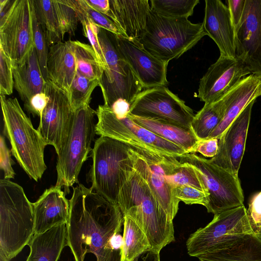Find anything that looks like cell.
I'll list each match as a JSON object with an SVG mask.
<instances>
[{
	"mask_svg": "<svg viewBox=\"0 0 261 261\" xmlns=\"http://www.w3.org/2000/svg\"><path fill=\"white\" fill-rule=\"evenodd\" d=\"M129 114L160 119L189 128L195 115L183 100L166 86L142 90L131 105Z\"/></svg>",
	"mask_w": 261,
	"mask_h": 261,
	"instance_id": "cell-12",
	"label": "cell"
},
{
	"mask_svg": "<svg viewBox=\"0 0 261 261\" xmlns=\"http://www.w3.org/2000/svg\"><path fill=\"white\" fill-rule=\"evenodd\" d=\"M12 152L6 145L5 137L1 135L0 137V168L3 171L4 179L14 178L15 173L12 165L14 164L11 158Z\"/></svg>",
	"mask_w": 261,
	"mask_h": 261,
	"instance_id": "cell-43",
	"label": "cell"
},
{
	"mask_svg": "<svg viewBox=\"0 0 261 261\" xmlns=\"http://www.w3.org/2000/svg\"><path fill=\"white\" fill-rule=\"evenodd\" d=\"M250 102L219 139L217 154L210 160L215 165L238 174L244 155L252 108Z\"/></svg>",
	"mask_w": 261,
	"mask_h": 261,
	"instance_id": "cell-19",
	"label": "cell"
},
{
	"mask_svg": "<svg viewBox=\"0 0 261 261\" xmlns=\"http://www.w3.org/2000/svg\"><path fill=\"white\" fill-rule=\"evenodd\" d=\"M177 159L193 166L200 174L209 194L207 212L216 215L244 205V196L238 174L196 153H185Z\"/></svg>",
	"mask_w": 261,
	"mask_h": 261,
	"instance_id": "cell-10",
	"label": "cell"
},
{
	"mask_svg": "<svg viewBox=\"0 0 261 261\" xmlns=\"http://www.w3.org/2000/svg\"><path fill=\"white\" fill-rule=\"evenodd\" d=\"M67 2L82 11L100 28L117 36H122L119 29L112 20L91 7L85 0H67Z\"/></svg>",
	"mask_w": 261,
	"mask_h": 261,
	"instance_id": "cell-39",
	"label": "cell"
},
{
	"mask_svg": "<svg viewBox=\"0 0 261 261\" xmlns=\"http://www.w3.org/2000/svg\"><path fill=\"white\" fill-rule=\"evenodd\" d=\"M226 103L222 96L211 103H204L194 116L191 129L199 140L208 139L224 116Z\"/></svg>",
	"mask_w": 261,
	"mask_h": 261,
	"instance_id": "cell-29",
	"label": "cell"
},
{
	"mask_svg": "<svg viewBox=\"0 0 261 261\" xmlns=\"http://www.w3.org/2000/svg\"><path fill=\"white\" fill-rule=\"evenodd\" d=\"M30 252L25 261H58L67 246L66 224L54 226L47 231L34 234L29 245Z\"/></svg>",
	"mask_w": 261,
	"mask_h": 261,
	"instance_id": "cell-27",
	"label": "cell"
},
{
	"mask_svg": "<svg viewBox=\"0 0 261 261\" xmlns=\"http://www.w3.org/2000/svg\"><path fill=\"white\" fill-rule=\"evenodd\" d=\"M44 92L48 97L37 128L47 145L57 155L63 149L72 127L74 112L68 94L50 80L46 81Z\"/></svg>",
	"mask_w": 261,
	"mask_h": 261,
	"instance_id": "cell-14",
	"label": "cell"
},
{
	"mask_svg": "<svg viewBox=\"0 0 261 261\" xmlns=\"http://www.w3.org/2000/svg\"><path fill=\"white\" fill-rule=\"evenodd\" d=\"M251 233L254 232L245 205L229 210L214 215L207 225L190 236L186 242L188 253L197 257L229 237Z\"/></svg>",
	"mask_w": 261,
	"mask_h": 261,
	"instance_id": "cell-13",
	"label": "cell"
},
{
	"mask_svg": "<svg viewBox=\"0 0 261 261\" xmlns=\"http://www.w3.org/2000/svg\"><path fill=\"white\" fill-rule=\"evenodd\" d=\"M48 102V97L43 92L34 95L29 103L24 108L25 110L34 116L41 117Z\"/></svg>",
	"mask_w": 261,
	"mask_h": 261,
	"instance_id": "cell-44",
	"label": "cell"
},
{
	"mask_svg": "<svg viewBox=\"0 0 261 261\" xmlns=\"http://www.w3.org/2000/svg\"><path fill=\"white\" fill-rule=\"evenodd\" d=\"M128 116L141 126L181 147L187 153H193L199 141L191 128L160 119L142 117L130 114Z\"/></svg>",
	"mask_w": 261,
	"mask_h": 261,
	"instance_id": "cell-28",
	"label": "cell"
},
{
	"mask_svg": "<svg viewBox=\"0 0 261 261\" xmlns=\"http://www.w3.org/2000/svg\"><path fill=\"white\" fill-rule=\"evenodd\" d=\"M0 98L4 134L9 140L12 154L28 176L38 181L47 168L44 159L47 145L18 99L4 95Z\"/></svg>",
	"mask_w": 261,
	"mask_h": 261,
	"instance_id": "cell-3",
	"label": "cell"
},
{
	"mask_svg": "<svg viewBox=\"0 0 261 261\" xmlns=\"http://www.w3.org/2000/svg\"><path fill=\"white\" fill-rule=\"evenodd\" d=\"M249 74L241 58L220 56L201 78L196 97L204 103L215 101Z\"/></svg>",
	"mask_w": 261,
	"mask_h": 261,
	"instance_id": "cell-17",
	"label": "cell"
},
{
	"mask_svg": "<svg viewBox=\"0 0 261 261\" xmlns=\"http://www.w3.org/2000/svg\"><path fill=\"white\" fill-rule=\"evenodd\" d=\"M108 17L122 36L139 41L144 35L150 5L148 0H109Z\"/></svg>",
	"mask_w": 261,
	"mask_h": 261,
	"instance_id": "cell-21",
	"label": "cell"
},
{
	"mask_svg": "<svg viewBox=\"0 0 261 261\" xmlns=\"http://www.w3.org/2000/svg\"><path fill=\"white\" fill-rule=\"evenodd\" d=\"M123 249L121 261H133L143 252L151 249L148 239L139 225L123 215Z\"/></svg>",
	"mask_w": 261,
	"mask_h": 261,
	"instance_id": "cell-31",
	"label": "cell"
},
{
	"mask_svg": "<svg viewBox=\"0 0 261 261\" xmlns=\"http://www.w3.org/2000/svg\"><path fill=\"white\" fill-rule=\"evenodd\" d=\"M95 115L96 111L89 105H85L74 112L67 142L58 155L55 186L64 188L65 194L69 193L70 187L79 182L81 169L91 150L96 134Z\"/></svg>",
	"mask_w": 261,
	"mask_h": 261,
	"instance_id": "cell-8",
	"label": "cell"
},
{
	"mask_svg": "<svg viewBox=\"0 0 261 261\" xmlns=\"http://www.w3.org/2000/svg\"><path fill=\"white\" fill-rule=\"evenodd\" d=\"M257 236L261 239V228L259 231V232L258 233V234H257Z\"/></svg>",
	"mask_w": 261,
	"mask_h": 261,
	"instance_id": "cell-50",
	"label": "cell"
},
{
	"mask_svg": "<svg viewBox=\"0 0 261 261\" xmlns=\"http://www.w3.org/2000/svg\"><path fill=\"white\" fill-rule=\"evenodd\" d=\"M160 164L173 188L189 186L209 195L200 174L192 165L181 163L177 158L167 156L163 159Z\"/></svg>",
	"mask_w": 261,
	"mask_h": 261,
	"instance_id": "cell-30",
	"label": "cell"
},
{
	"mask_svg": "<svg viewBox=\"0 0 261 261\" xmlns=\"http://www.w3.org/2000/svg\"><path fill=\"white\" fill-rule=\"evenodd\" d=\"M64 1L75 11L79 21L82 24L84 35L88 38L90 45L95 52L98 60L104 69L103 73H107L108 67L98 38L100 28L80 9L70 4L67 0Z\"/></svg>",
	"mask_w": 261,
	"mask_h": 261,
	"instance_id": "cell-36",
	"label": "cell"
},
{
	"mask_svg": "<svg viewBox=\"0 0 261 261\" xmlns=\"http://www.w3.org/2000/svg\"><path fill=\"white\" fill-rule=\"evenodd\" d=\"M261 95V76L250 74L222 96L226 111L221 122L208 139H219L246 107Z\"/></svg>",
	"mask_w": 261,
	"mask_h": 261,
	"instance_id": "cell-23",
	"label": "cell"
},
{
	"mask_svg": "<svg viewBox=\"0 0 261 261\" xmlns=\"http://www.w3.org/2000/svg\"><path fill=\"white\" fill-rule=\"evenodd\" d=\"M47 69L49 80L68 95L77 72L71 40L61 41L49 46Z\"/></svg>",
	"mask_w": 261,
	"mask_h": 261,
	"instance_id": "cell-25",
	"label": "cell"
},
{
	"mask_svg": "<svg viewBox=\"0 0 261 261\" xmlns=\"http://www.w3.org/2000/svg\"><path fill=\"white\" fill-rule=\"evenodd\" d=\"M85 1L93 9L100 12L107 17H109L110 9L109 0H85Z\"/></svg>",
	"mask_w": 261,
	"mask_h": 261,
	"instance_id": "cell-47",
	"label": "cell"
},
{
	"mask_svg": "<svg viewBox=\"0 0 261 261\" xmlns=\"http://www.w3.org/2000/svg\"><path fill=\"white\" fill-rule=\"evenodd\" d=\"M0 261H10L0 249Z\"/></svg>",
	"mask_w": 261,
	"mask_h": 261,
	"instance_id": "cell-49",
	"label": "cell"
},
{
	"mask_svg": "<svg viewBox=\"0 0 261 261\" xmlns=\"http://www.w3.org/2000/svg\"><path fill=\"white\" fill-rule=\"evenodd\" d=\"M67 243L75 261H121L123 215L119 206L83 184L69 200Z\"/></svg>",
	"mask_w": 261,
	"mask_h": 261,
	"instance_id": "cell-1",
	"label": "cell"
},
{
	"mask_svg": "<svg viewBox=\"0 0 261 261\" xmlns=\"http://www.w3.org/2000/svg\"><path fill=\"white\" fill-rule=\"evenodd\" d=\"M14 88L26 106L36 94L44 92L45 80L35 46L20 62L13 65Z\"/></svg>",
	"mask_w": 261,
	"mask_h": 261,
	"instance_id": "cell-26",
	"label": "cell"
},
{
	"mask_svg": "<svg viewBox=\"0 0 261 261\" xmlns=\"http://www.w3.org/2000/svg\"><path fill=\"white\" fill-rule=\"evenodd\" d=\"M133 261H160V252L147 250L137 256Z\"/></svg>",
	"mask_w": 261,
	"mask_h": 261,
	"instance_id": "cell-48",
	"label": "cell"
},
{
	"mask_svg": "<svg viewBox=\"0 0 261 261\" xmlns=\"http://www.w3.org/2000/svg\"><path fill=\"white\" fill-rule=\"evenodd\" d=\"M246 0H228V8L235 30L241 24L245 11Z\"/></svg>",
	"mask_w": 261,
	"mask_h": 261,
	"instance_id": "cell-46",
	"label": "cell"
},
{
	"mask_svg": "<svg viewBox=\"0 0 261 261\" xmlns=\"http://www.w3.org/2000/svg\"><path fill=\"white\" fill-rule=\"evenodd\" d=\"M173 194L178 200L187 204H198L206 207L209 201L208 194L189 186H180L174 188Z\"/></svg>",
	"mask_w": 261,
	"mask_h": 261,
	"instance_id": "cell-40",
	"label": "cell"
},
{
	"mask_svg": "<svg viewBox=\"0 0 261 261\" xmlns=\"http://www.w3.org/2000/svg\"><path fill=\"white\" fill-rule=\"evenodd\" d=\"M197 257L200 261H261V239L254 233L232 236Z\"/></svg>",
	"mask_w": 261,
	"mask_h": 261,
	"instance_id": "cell-24",
	"label": "cell"
},
{
	"mask_svg": "<svg viewBox=\"0 0 261 261\" xmlns=\"http://www.w3.org/2000/svg\"><path fill=\"white\" fill-rule=\"evenodd\" d=\"M236 57L250 74L261 76V0H246L242 21L236 30Z\"/></svg>",
	"mask_w": 261,
	"mask_h": 261,
	"instance_id": "cell-15",
	"label": "cell"
},
{
	"mask_svg": "<svg viewBox=\"0 0 261 261\" xmlns=\"http://www.w3.org/2000/svg\"><path fill=\"white\" fill-rule=\"evenodd\" d=\"M98 38L108 67L100 82L104 105L110 107L115 101L123 100L130 107L143 88L127 61L119 53L115 34L100 28Z\"/></svg>",
	"mask_w": 261,
	"mask_h": 261,
	"instance_id": "cell-9",
	"label": "cell"
},
{
	"mask_svg": "<svg viewBox=\"0 0 261 261\" xmlns=\"http://www.w3.org/2000/svg\"><path fill=\"white\" fill-rule=\"evenodd\" d=\"M33 203L23 188L9 179L0 180V249L11 260L35 234Z\"/></svg>",
	"mask_w": 261,
	"mask_h": 261,
	"instance_id": "cell-4",
	"label": "cell"
},
{
	"mask_svg": "<svg viewBox=\"0 0 261 261\" xmlns=\"http://www.w3.org/2000/svg\"><path fill=\"white\" fill-rule=\"evenodd\" d=\"M165 157L144 154L134 150L133 164L135 170L146 181L163 209L173 221L180 201L174 197V188L160 164Z\"/></svg>",
	"mask_w": 261,
	"mask_h": 261,
	"instance_id": "cell-18",
	"label": "cell"
},
{
	"mask_svg": "<svg viewBox=\"0 0 261 261\" xmlns=\"http://www.w3.org/2000/svg\"><path fill=\"white\" fill-rule=\"evenodd\" d=\"M14 82L13 65L9 56L0 46V94L10 95L13 92Z\"/></svg>",
	"mask_w": 261,
	"mask_h": 261,
	"instance_id": "cell-41",
	"label": "cell"
},
{
	"mask_svg": "<svg viewBox=\"0 0 261 261\" xmlns=\"http://www.w3.org/2000/svg\"><path fill=\"white\" fill-rule=\"evenodd\" d=\"M117 204L123 215L133 219L158 252L174 241L173 221L163 209L146 181L135 170L132 161L120 191Z\"/></svg>",
	"mask_w": 261,
	"mask_h": 261,
	"instance_id": "cell-2",
	"label": "cell"
},
{
	"mask_svg": "<svg viewBox=\"0 0 261 261\" xmlns=\"http://www.w3.org/2000/svg\"><path fill=\"white\" fill-rule=\"evenodd\" d=\"M247 214L252 229L257 235L261 228V191L251 197Z\"/></svg>",
	"mask_w": 261,
	"mask_h": 261,
	"instance_id": "cell-42",
	"label": "cell"
},
{
	"mask_svg": "<svg viewBox=\"0 0 261 261\" xmlns=\"http://www.w3.org/2000/svg\"><path fill=\"white\" fill-rule=\"evenodd\" d=\"M31 0H14L0 17V46L12 65L20 62L34 46Z\"/></svg>",
	"mask_w": 261,
	"mask_h": 261,
	"instance_id": "cell-11",
	"label": "cell"
},
{
	"mask_svg": "<svg viewBox=\"0 0 261 261\" xmlns=\"http://www.w3.org/2000/svg\"><path fill=\"white\" fill-rule=\"evenodd\" d=\"M205 35L202 23L165 16L150 8L146 31L139 42L152 55L169 63L179 58Z\"/></svg>",
	"mask_w": 261,
	"mask_h": 261,
	"instance_id": "cell-5",
	"label": "cell"
},
{
	"mask_svg": "<svg viewBox=\"0 0 261 261\" xmlns=\"http://www.w3.org/2000/svg\"><path fill=\"white\" fill-rule=\"evenodd\" d=\"M32 3V28L33 32L34 44L37 52L41 70L46 81L49 80L47 69V61L49 46L45 36L37 20L33 0Z\"/></svg>",
	"mask_w": 261,
	"mask_h": 261,
	"instance_id": "cell-37",
	"label": "cell"
},
{
	"mask_svg": "<svg viewBox=\"0 0 261 261\" xmlns=\"http://www.w3.org/2000/svg\"><path fill=\"white\" fill-rule=\"evenodd\" d=\"M151 9L162 15L187 18L193 14L199 0H150Z\"/></svg>",
	"mask_w": 261,
	"mask_h": 261,
	"instance_id": "cell-34",
	"label": "cell"
},
{
	"mask_svg": "<svg viewBox=\"0 0 261 261\" xmlns=\"http://www.w3.org/2000/svg\"><path fill=\"white\" fill-rule=\"evenodd\" d=\"M74 47L77 71L84 76L101 81L104 69L91 45L79 41H72Z\"/></svg>",
	"mask_w": 261,
	"mask_h": 261,
	"instance_id": "cell-33",
	"label": "cell"
},
{
	"mask_svg": "<svg viewBox=\"0 0 261 261\" xmlns=\"http://www.w3.org/2000/svg\"><path fill=\"white\" fill-rule=\"evenodd\" d=\"M134 150L130 146L109 137L97 138L92 150V164L87 176L91 183L90 188L117 204Z\"/></svg>",
	"mask_w": 261,
	"mask_h": 261,
	"instance_id": "cell-6",
	"label": "cell"
},
{
	"mask_svg": "<svg viewBox=\"0 0 261 261\" xmlns=\"http://www.w3.org/2000/svg\"><path fill=\"white\" fill-rule=\"evenodd\" d=\"M99 84L98 80L89 79L77 71L68 93L74 112L82 107L90 104L92 93Z\"/></svg>",
	"mask_w": 261,
	"mask_h": 261,
	"instance_id": "cell-35",
	"label": "cell"
},
{
	"mask_svg": "<svg viewBox=\"0 0 261 261\" xmlns=\"http://www.w3.org/2000/svg\"><path fill=\"white\" fill-rule=\"evenodd\" d=\"M33 4L37 20L49 46L61 42L64 37L59 24L53 0H33Z\"/></svg>",
	"mask_w": 261,
	"mask_h": 261,
	"instance_id": "cell-32",
	"label": "cell"
},
{
	"mask_svg": "<svg viewBox=\"0 0 261 261\" xmlns=\"http://www.w3.org/2000/svg\"><path fill=\"white\" fill-rule=\"evenodd\" d=\"M203 28L218 46L220 56L236 58V30L228 7L220 0H205Z\"/></svg>",
	"mask_w": 261,
	"mask_h": 261,
	"instance_id": "cell-20",
	"label": "cell"
},
{
	"mask_svg": "<svg viewBox=\"0 0 261 261\" xmlns=\"http://www.w3.org/2000/svg\"><path fill=\"white\" fill-rule=\"evenodd\" d=\"M219 139L212 138L199 140L193 151L199 152L205 158L214 157L218 153Z\"/></svg>",
	"mask_w": 261,
	"mask_h": 261,
	"instance_id": "cell-45",
	"label": "cell"
},
{
	"mask_svg": "<svg viewBox=\"0 0 261 261\" xmlns=\"http://www.w3.org/2000/svg\"><path fill=\"white\" fill-rule=\"evenodd\" d=\"M55 10L63 36L67 33L73 35L79 21L75 11L64 0H53Z\"/></svg>",
	"mask_w": 261,
	"mask_h": 261,
	"instance_id": "cell-38",
	"label": "cell"
},
{
	"mask_svg": "<svg viewBox=\"0 0 261 261\" xmlns=\"http://www.w3.org/2000/svg\"><path fill=\"white\" fill-rule=\"evenodd\" d=\"M115 37L119 53L129 64L143 89L166 87L168 63L148 52L139 41L116 35Z\"/></svg>",
	"mask_w": 261,
	"mask_h": 261,
	"instance_id": "cell-16",
	"label": "cell"
},
{
	"mask_svg": "<svg viewBox=\"0 0 261 261\" xmlns=\"http://www.w3.org/2000/svg\"><path fill=\"white\" fill-rule=\"evenodd\" d=\"M95 133L120 141L136 150L153 156L178 158L187 152L137 123L128 116L119 119L105 105L96 111Z\"/></svg>",
	"mask_w": 261,
	"mask_h": 261,
	"instance_id": "cell-7",
	"label": "cell"
},
{
	"mask_svg": "<svg viewBox=\"0 0 261 261\" xmlns=\"http://www.w3.org/2000/svg\"><path fill=\"white\" fill-rule=\"evenodd\" d=\"M65 194L61 188L52 186L46 189L33 203L35 234L42 233L54 226L67 224L70 203Z\"/></svg>",
	"mask_w": 261,
	"mask_h": 261,
	"instance_id": "cell-22",
	"label": "cell"
}]
</instances>
